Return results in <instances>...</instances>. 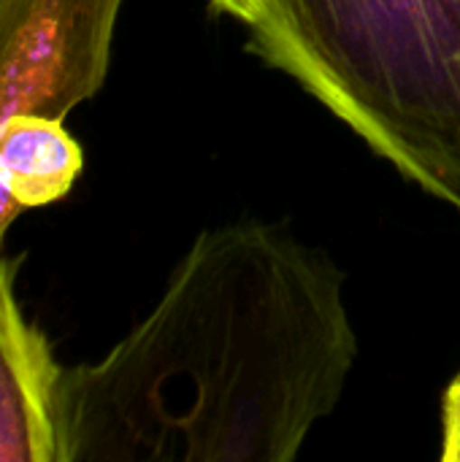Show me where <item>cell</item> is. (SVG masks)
Wrapping results in <instances>:
<instances>
[{
    "label": "cell",
    "instance_id": "6",
    "mask_svg": "<svg viewBox=\"0 0 460 462\" xmlns=\"http://www.w3.org/2000/svg\"><path fill=\"white\" fill-rule=\"evenodd\" d=\"M211 11L214 14H222V16H230L241 24H255L258 16L263 14V5L266 0H209Z\"/></svg>",
    "mask_w": 460,
    "mask_h": 462
},
{
    "label": "cell",
    "instance_id": "1",
    "mask_svg": "<svg viewBox=\"0 0 460 462\" xmlns=\"http://www.w3.org/2000/svg\"><path fill=\"white\" fill-rule=\"evenodd\" d=\"M344 284L285 225L198 233L122 341L62 368V462H293L358 360Z\"/></svg>",
    "mask_w": 460,
    "mask_h": 462
},
{
    "label": "cell",
    "instance_id": "3",
    "mask_svg": "<svg viewBox=\"0 0 460 462\" xmlns=\"http://www.w3.org/2000/svg\"><path fill=\"white\" fill-rule=\"evenodd\" d=\"M125 0H0V125L62 119L92 100L111 68Z\"/></svg>",
    "mask_w": 460,
    "mask_h": 462
},
{
    "label": "cell",
    "instance_id": "5",
    "mask_svg": "<svg viewBox=\"0 0 460 462\" xmlns=\"http://www.w3.org/2000/svg\"><path fill=\"white\" fill-rule=\"evenodd\" d=\"M442 460L460 462V371L442 395Z\"/></svg>",
    "mask_w": 460,
    "mask_h": 462
},
{
    "label": "cell",
    "instance_id": "4",
    "mask_svg": "<svg viewBox=\"0 0 460 462\" xmlns=\"http://www.w3.org/2000/svg\"><path fill=\"white\" fill-rule=\"evenodd\" d=\"M24 254H0V462H62L49 336L24 317L16 282Z\"/></svg>",
    "mask_w": 460,
    "mask_h": 462
},
{
    "label": "cell",
    "instance_id": "2",
    "mask_svg": "<svg viewBox=\"0 0 460 462\" xmlns=\"http://www.w3.org/2000/svg\"><path fill=\"white\" fill-rule=\"evenodd\" d=\"M247 49L460 214V0H266Z\"/></svg>",
    "mask_w": 460,
    "mask_h": 462
}]
</instances>
